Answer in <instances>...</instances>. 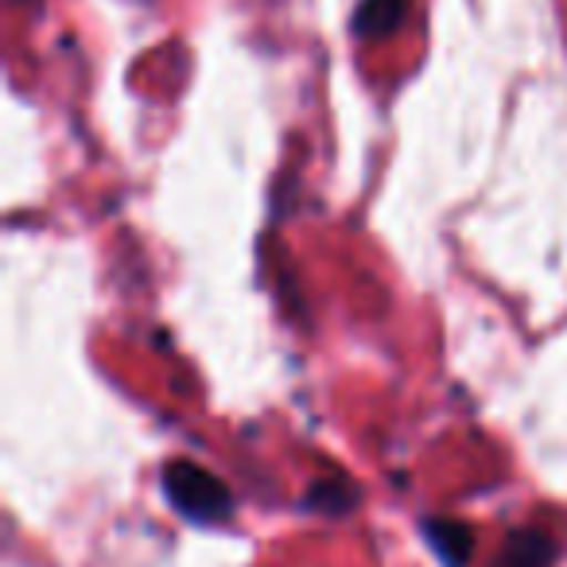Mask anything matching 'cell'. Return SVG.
<instances>
[{
	"instance_id": "1",
	"label": "cell",
	"mask_w": 567,
	"mask_h": 567,
	"mask_svg": "<svg viewBox=\"0 0 567 567\" xmlns=\"http://www.w3.org/2000/svg\"><path fill=\"white\" fill-rule=\"evenodd\" d=\"M159 486H164L172 509L179 517L195 520V525H218L234 513V494H229L226 482L206 466L190 463V458H172L159 471Z\"/></svg>"
},
{
	"instance_id": "2",
	"label": "cell",
	"mask_w": 567,
	"mask_h": 567,
	"mask_svg": "<svg viewBox=\"0 0 567 567\" xmlns=\"http://www.w3.org/2000/svg\"><path fill=\"white\" fill-rule=\"evenodd\" d=\"M424 540L443 559V567H466L474 556V528L455 517H427Z\"/></svg>"
},
{
	"instance_id": "3",
	"label": "cell",
	"mask_w": 567,
	"mask_h": 567,
	"mask_svg": "<svg viewBox=\"0 0 567 567\" xmlns=\"http://www.w3.org/2000/svg\"><path fill=\"white\" fill-rule=\"evenodd\" d=\"M556 559V540L540 528H513L505 540L502 556L494 559V567H551Z\"/></svg>"
},
{
	"instance_id": "4",
	"label": "cell",
	"mask_w": 567,
	"mask_h": 567,
	"mask_svg": "<svg viewBox=\"0 0 567 567\" xmlns=\"http://www.w3.org/2000/svg\"><path fill=\"white\" fill-rule=\"evenodd\" d=\"M412 0H362L354 12V35L358 40H389L409 17Z\"/></svg>"
},
{
	"instance_id": "5",
	"label": "cell",
	"mask_w": 567,
	"mask_h": 567,
	"mask_svg": "<svg viewBox=\"0 0 567 567\" xmlns=\"http://www.w3.org/2000/svg\"><path fill=\"white\" fill-rule=\"evenodd\" d=\"M358 486L350 478H319L316 486L303 494V505L316 513H350L358 505Z\"/></svg>"
},
{
	"instance_id": "6",
	"label": "cell",
	"mask_w": 567,
	"mask_h": 567,
	"mask_svg": "<svg viewBox=\"0 0 567 567\" xmlns=\"http://www.w3.org/2000/svg\"><path fill=\"white\" fill-rule=\"evenodd\" d=\"M17 4H28V0H17Z\"/></svg>"
}]
</instances>
